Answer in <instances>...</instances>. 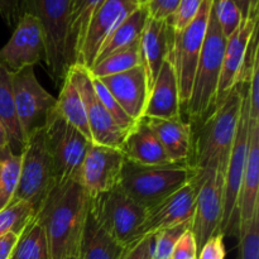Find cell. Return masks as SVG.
I'll list each match as a JSON object with an SVG mask.
<instances>
[{
  "mask_svg": "<svg viewBox=\"0 0 259 259\" xmlns=\"http://www.w3.org/2000/svg\"><path fill=\"white\" fill-rule=\"evenodd\" d=\"M91 199L78 180L55 184L35 211L47 239L50 259L78 257Z\"/></svg>",
  "mask_w": 259,
  "mask_h": 259,
  "instance_id": "1",
  "label": "cell"
},
{
  "mask_svg": "<svg viewBox=\"0 0 259 259\" xmlns=\"http://www.w3.org/2000/svg\"><path fill=\"white\" fill-rule=\"evenodd\" d=\"M243 86L237 83L222 103L192 129V152L189 164L195 169L197 186L207 172L219 171L224 177L237 132L243 104Z\"/></svg>",
  "mask_w": 259,
  "mask_h": 259,
  "instance_id": "2",
  "label": "cell"
},
{
  "mask_svg": "<svg viewBox=\"0 0 259 259\" xmlns=\"http://www.w3.org/2000/svg\"><path fill=\"white\" fill-rule=\"evenodd\" d=\"M214 3V2H212ZM227 38L211 8L204 45L195 72L191 95L184 108L191 126L199 125L217 106L218 86L222 73Z\"/></svg>",
  "mask_w": 259,
  "mask_h": 259,
  "instance_id": "3",
  "label": "cell"
},
{
  "mask_svg": "<svg viewBox=\"0 0 259 259\" xmlns=\"http://www.w3.org/2000/svg\"><path fill=\"white\" fill-rule=\"evenodd\" d=\"M189 163L144 166L125 159L119 187L137 204L148 210L195 179Z\"/></svg>",
  "mask_w": 259,
  "mask_h": 259,
  "instance_id": "4",
  "label": "cell"
},
{
  "mask_svg": "<svg viewBox=\"0 0 259 259\" xmlns=\"http://www.w3.org/2000/svg\"><path fill=\"white\" fill-rule=\"evenodd\" d=\"M24 13L39 22L48 73L55 85L61 86L71 67L70 0H24Z\"/></svg>",
  "mask_w": 259,
  "mask_h": 259,
  "instance_id": "5",
  "label": "cell"
},
{
  "mask_svg": "<svg viewBox=\"0 0 259 259\" xmlns=\"http://www.w3.org/2000/svg\"><path fill=\"white\" fill-rule=\"evenodd\" d=\"M90 212L103 229L124 247L138 239L147 210L128 196L119 185L91 199Z\"/></svg>",
  "mask_w": 259,
  "mask_h": 259,
  "instance_id": "6",
  "label": "cell"
},
{
  "mask_svg": "<svg viewBox=\"0 0 259 259\" xmlns=\"http://www.w3.org/2000/svg\"><path fill=\"white\" fill-rule=\"evenodd\" d=\"M43 134L52 162L56 184L78 180L81 164L90 141L63 120L56 109L48 116Z\"/></svg>",
  "mask_w": 259,
  "mask_h": 259,
  "instance_id": "7",
  "label": "cell"
},
{
  "mask_svg": "<svg viewBox=\"0 0 259 259\" xmlns=\"http://www.w3.org/2000/svg\"><path fill=\"white\" fill-rule=\"evenodd\" d=\"M212 2L214 0H204L194 19L182 30L175 32L171 57L179 83L181 110H184L191 95L192 83L206 34Z\"/></svg>",
  "mask_w": 259,
  "mask_h": 259,
  "instance_id": "8",
  "label": "cell"
},
{
  "mask_svg": "<svg viewBox=\"0 0 259 259\" xmlns=\"http://www.w3.org/2000/svg\"><path fill=\"white\" fill-rule=\"evenodd\" d=\"M249 100H248L247 82L243 86V104L238 120L234 142L230 151L229 161L224 174V191H223V220L220 233L237 235V204L240 185L247 162L249 146Z\"/></svg>",
  "mask_w": 259,
  "mask_h": 259,
  "instance_id": "9",
  "label": "cell"
},
{
  "mask_svg": "<svg viewBox=\"0 0 259 259\" xmlns=\"http://www.w3.org/2000/svg\"><path fill=\"white\" fill-rule=\"evenodd\" d=\"M20 156L22 167L14 200L28 202L37 211L56 184L43 129L27 139Z\"/></svg>",
  "mask_w": 259,
  "mask_h": 259,
  "instance_id": "10",
  "label": "cell"
},
{
  "mask_svg": "<svg viewBox=\"0 0 259 259\" xmlns=\"http://www.w3.org/2000/svg\"><path fill=\"white\" fill-rule=\"evenodd\" d=\"M13 93L18 120L28 139L45 128L48 116L56 109L57 99L40 85L33 66L13 72Z\"/></svg>",
  "mask_w": 259,
  "mask_h": 259,
  "instance_id": "11",
  "label": "cell"
},
{
  "mask_svg": "<svg viewBox=\"0 0 259 259\" xmlns=\"http://www.w3.org/2000/svg\"><path fill=\"white\" fill-rule=\"evenodd\" d=\"M66 77L70 78L82 99L93 143L120 148L125 132L116 125L110 114L104 108L94 90L93 77L88 68L78 65L71 66Z\"/></svg>",
  "mask_w": 259,
  "mask_h": 259,
  "instance_id": "12",
  "label": "cell"
},
{
  "mask_svg": "<svg viewBox=\"0 0 259 259\" xmlns=\"http://www.w3.org/2000/svg\"><path fill=\"white\" fill-rule=\"evenodd\" d=\"M139 7L137 0H105L89 22L77 65L91 68L105 40Z\"/></svg>",
  "mask_w": 259,
  "mask_h": 259,
  "instance_id": "13",
  "label": "cell"
},
{
  "mask_svg": "<svg viewBox=\"0 0 259 259\" xmlns=\"http://www.w3.org/2000/svg\"><path fill=\"white\" fill-rule=\"evenodd\" d=\"M124 161L125 157L120 149L89 143L78 181L90 199L118 186Z\"/></svg>",
  "mask_w": 259,
  "mask_h": 259,
  "instance_id": "14",
  "label": "cell"
},
{
  "mask_svg": "<svg viewBox=\"0 0 259 259\" xmlns=\"http://www.w3.org/2000/svg\"><path fill=\"white\" fill-rule=\"evenodd\" d=\"M223 191L224 177L219 171L207 172L199 185L191 232L197 250L212 237L220 233L223 220Z\"/></svg>",
  "mask_w": 259,
  "mask_h": 259,
  "instance_id": "15",
  "label": "cell"
},
{
  "mask_svg": "<svg viewBox=\"0 0 259 259\" xmlns=\"http://www.w3.org/2000/svg\"><path fill=\"white\" fill-rule=\"evenodd\" d=\"M45 60V39L37 18L24 13L14 27L12 37L0 48V62L12 72L33 66Z\"/></svg>",
  "mask_w": 259,
  "mask_h": 259,
  "instance_id": "16",
  "label": "cell"
},
{
  "mask_svg": "<svg viewBox=\"0 0 259 259\" xmlns=\"http://www.w3.org/2000/svg\"><path fill=\"white\" fill-rule=\"evenodd\" d=\"M197 190L199 186L192 179L179 191L147 210L143 224L138 230V239L191 220L195 212Z\"/></svg>",
  "mask_w": 259,
  "mask_h": 259,
  "instance_id": "17",
  "label": "cell"
},
{
  "mask_svg": "<svg viewBox=\"0 0 259 259\" xmlns=\"http://www.w3.org/2000/svg\"><path fill=\"white\" fill-rule=\"evenodd\" d=\"M259 212V120H250L247 162L237 204V237L244 234Z\"/></svg>",
  "mask_w": 259,
  "mask_h": 259,
  "instance_id": "18",
  "label": "cell"
},
{
  "mask_svg": "<svg viewBox=\"0 0 259 259\" xmlns=\"http://www.w3.org/2000/svg\"><path fill=\"white\" fill-rule=\"evenodd\" d=\"M99 80L134 123L143 118L149 96L148 78L143 65Z\"/></svg>",
  "mask_w": 259,
  "mask_h": 259,
  "instance_id": "19",
  "label": "cell"
},
{
  "mask_svg": "<svg viewBox=\"0 0 259 259\" xmlns=\"http://www.w3.org/2000/svg\"><path fill=\"white\" fill-rule=\"evenodd\" d=\"M171 53L162 63L158 76L149 91L143 118L163 119V120L181 118L182 110L180 103L179 83H177V76Z\"/></svg>",
  "mask_w": 259,
  "mask_h": 259,
  "instance_id": "20",
  "label": "cell"
},
{
  "mask_svg": "<svg viewBox=\"0 0 259 259\" xmlns=\"http://www.w3.org/2000/svg\"><path fill=\"white\" fill-rule=\"evenodd\" d=\"M174 35L175 30L169 19L157 20L148 18L141 37V51L149 91L158 76L162 63L172 52Z\"/></svg>",
  "mask_w": 259,
  "mask_h": 259,
  "instance_id": "21",
  "label": "cell"
},
{
  "mask_svg": "<svg viewBox=\"0 0 259 259\" xmlns=\"http://www.w3.org/2000/svg\"><path fill=\"white\" fill-rule=\"evenodd\" d=\"M259 14L255 17L243 20L237 30L227 39L224 60H223L222 73H220L219 86H218L217 105L222 103L225 96L237 85L238 76L244 61L248 43L255 28H258Z\"/></svg>",
  "mask_w": 259,
  "mask_h": 259,
  "instance_id": "22",
  "label": "cell"
},
{
  "mask_svg": "<svg viewBox=\"0 0 259 259\" xmlns=\"http://www.w3.org/2000/svg\"><path fill=\"white\" fill-rule=\"evenodd\" d=\"M125 159L144 166L168 164L167 157L156 132L144 118L137 121L125 133L120 148Z\"/></svg>",
  "mask_w": 259,
  "mask_h": 259,
  "instance_id": "23",
  "label": "cell"
},
{
  "mask_svg": "<svg viewBox=\"0 0 259 259\" xmlns=\"http://www.w3.org/2000/svg\"><path fill=\"white\" fill-rule=\"evenodd\" d=\"M171 163H189L192 152V126L181 118L148 119Z\"/></svg>",
  "mask_w": 259,
  "mask_h": 259,
  "instance_id": "24",
  "label": "cell"
},
{
  "mask_svg": "<svg viewBox=\"0 0 259 259\" xmlns=\"http://www.w3.org/2000/svg\"><path fill=\"white\" fill-rule=\"evenodd\" d=\"M126 248L99 225L89 212L78 250V259H121Z\"/></svg>",
  "mask_w": 259,
  "mask_h": 259,
  "instance_id": "25",
  "label": "cell"
},
{
  "mask_svg": "<svg viewBox=\"0 0 259 259\" xmlns=\"http://www.w3.org/2000/svg\"><path fill=\"white\" fill-rule=\"evenodd\" d=\"M0 121L9 137V147L13 152L19 151L20 154L27 143V139L20 128L17 110H15L13 72L2 62H0Z\"/></svg>",
  "mask_w": 259,
  "mask_h": 259,
  "instance_id": "26",
  "label": "cell"
},
{
  "mask_svg": "<svg viewBox=\"0 0 259 259\" xmlns=\"http://www.w3.org/2000/svg\"><path fill=\"white\" fill-rule=\"evenodd\" d=\"M149 15L146 7L141 5L136 12L132 13L113 33L110 37L105 40L103 47L99 51V55L96 57L95 62L104 60L108 56L113 53L123 51L125 48L132 47L136 43L141 42L142 33H143L146 23L148 20ZM94 62V63H95ZM93 67V66H91Z\"/></svg>",
  "mask_w": 259,
  "mask_h": 259,
  "instance_id": "27",
  "label": "cell"
},
{
  "mask_svg": "<svg viewBox=\"0 0 259 259\" xmlns=\"http://www.w3.org/2000/svg\"><path fill=\"white\" fill-rule=\"evenodd\" d=\"M105 0H70V58L77 65L83 38L94 13Z\"/></svg>",
  "mask_w": 259,
  "mask_h": 259,
  "instance_id": "28",
  "label": "cell"
},
{
  "mask_svg": "<svg viewBox=\"0 0 259 259\" xmlns=\"http://www.w3.org/2000/svg\"><path fill=\"white\" fill-rule=\"evenodd\" d=\"M56 111L62 116L63 120L67 121L70 125L83 134L89 141L93 142L82 99L68 77H66L61 85L60 95L56 103Z\"/></svg>",
  "mask_w": 259,
  "mask_h": 259,
  "instance_id": "29",
  "label": "cell"
},
{
  "mask_svg": "<svg viewBox=\"0 0 259 259\" xmlns=\"http://www.w3.org/2000/svg\"><path fill=\"white\" fill-rule=\"evenodd\" d=\"M142 65H143V56L141 51V42H138L132 47L119 51L104 60L95 62L93 67L89 68V72L93 77L103 78L125 72Z\"/></svg>",
  "mask_w": 259,
  "mask_h": 259,
  "instance_id": "30",
  "label": "cell"
},
{
  "mask_svg": "<svg viewBox=\"0 0 259 259\" xmlns=\"http://www.w3.org/2000/svg\"><path fill=\"white\" fill-rule=\"evenodd\" d=\"M22 167V156L9 146L0 149V210L14 200Z\"/></svg>",
  "mask_w": 259,
  "mask_h": 259,
  "instance_id": "31",
  "label": "cell"
},
{
  "mask_svg": "<svg viewBox=\"0 0 259 259\" xmlns=\"http://www.w3.org/2000/svg\"><path fill=\"white\" fill-rule=\"evenodd\" d=\"M10 259H50L45 232L35 220L20 234Z\"/></svg>",
  "mask_w": 259,
  "mask_h": 259,
  "instance_id": "32",
  "label": "cell"
},
{
  "mask_svg": "<svg viewBox=\"0 0 259 259\" xmlns=\"http://www.w3.org/2000/svg\"><path fill=\"white\" fill-rule=\"evenodd\" d=\"M35 210L28 202L13 200L8 206L0 210V237L8 233L22 234L25 228L32 224Z\"/></svg>",
  "mask_w": 259,
  "mask_h": 259,
  "instance_id": "33",
  "label": "cell"
},
{
  "mask_svg": "<svg viewBox=\"0 0 259 259\" xmlns=\"http://www.w3.org/2000/svg\"><path fill=\"white\" fill-rule=\"evenodd\" d=\"M191 220L180 223L175 227L167 228L154 234L153 259H169L174 253L175 247L181 239L182 235L191 229Z\"/></svg>",
  "mask_w": 259,
  "mask_h": 259,
  "instance_id": "34",
  "label": "cell"
},
{
  "mask_svg": "<svg viewBox=\"0 0 259 259\" xmlns=\"http://www.w3.org/2000/svg\"><path fill=\"white\" fill-rule=\"evenodd\" d=\"M91 77H93V76H91ZM93 85L94 90H95L96 95H98V98L100 99V101L103 103L104 108L108 110V113L110 114V116L113 118V120L115 121L116 125H118L121 131L126 133V132H128L136 123L124 113L123 109L120 108V105L116 103L114 96L110 94V91L103 85V82H101L99 78L93 77Z\"/></svg>",
  "mask_w": 259,
  "mask_h": 259,
  "instance_id": "35",
  "label": "cell"
},
{
  "mask_svg": "<svg viewBox=\"0 0 259 259\" xmlns=\"http://www.w3.org/2000/svg\"><path fill=\"white\" fill-rule=\"evenodd\" d=\"M212 8L223 34L228 39L242 24V14L233 0H214Z\"/></svg>",
  "mask_w": 259,
  "mask_h": 259,
  "instance_id": "36",
  "label": "cell"
},
{
  "mask_svg": "<svg viewBox=\"0 0 259 259\" xmlns=\"http://www.w3.org/2000/svg\"><path fill=\"white\" fill-rule=\"evenodd\" d=\"M238 239V259H259V212Z\"/></svg>",
  "mask_w": 259,
  "mask_h": 259,
  "instance_id": "37",
  "label": "cell"
},
{
  "mask_svg": "<svg viewBox=\"0 0 259 259\" xmlns=\"http://www.w3.org/2000/svg\"><path fill=\"white\" fill-rule=\"evenodd\" d=\"M202 3H204V0H181L179 9L176 10L174 17L169 19L175 32L182 30L194 19Z\"/></svg>",
  "mask_w": 259,
  "mask_h": 259,
  "instance_id": "38",
  "label": "cell"
},
{
  "mask_svg": "<svg viewBox=\"0 0 259 259\" xmlns=\"http://www.w3.org/2000/svg\"><path fill=\"white\" fill-rule=\"evenodd\" d=\"M181 0H149L144 7L149 18L157 20H168L175 15Z\"/></svg>",
  "mask_w": 259,
  "mask_h": 259,
  "instance_id": "39",
  "label": "cell"
},
{
  "mask_svg": "<svg viewBox=\"0 0 259 259\" xmlns=\"http://www.w3.org/2000/svg\"><path fill=\"white\" fill-rule=\"evenodd\" d=\"M248 100H249L250 120H259V58L254 62L250 72L249 81L247 82Z\"/></svg>",
  "mask_w": 259,
  "mask_h": 259,
  "instance_id": "40",
  "label": "cell"
},
{
  "mask_svg": "<svg viewBox=\"0 0 259 259\" xmlns=\"http://www.w3.org/2000/svg\"><path fill=\"white\" fill-rule=\"evenodd\" d=\"M154 235H147L126 248L121 259H153Z\"/></svg>",
  "mask_w": 259,
  "mask_h": 259,
  "instance_id": "41",
  "label": "cell"
},
{
  "mask_svg": "<svg viewBox=\"0 0 259 259\" xmlns=\"http://www.w3.org/2000/svg\"><path fill=\"white\" fill-rule=\"evenodd\" d=\"M224 234L212 235L197 253V259H225L227 249L224 244Z\"/></svg>",
  "mask_w": 259,
  "mask_h": 259,
  "instance_id": "42",
  "label": "cell"
},
{
  "mask_svg": "<svg viewBox=\"0 0 259 259\" xmlns=\"http://www.w3.org/2000/svg\"><path fill=\"white\" fill-rule=\"evenodd\" d=\"M23 14L24 0H0V17L8 27L14 28Z\"/></svg>",
  "mask_w": 259,
  "mask_h": 259,
  "instance_id": "43",
  "label": "cell"
},
{
  "mask_svg": "<svg viewBox=\"0 0 259 259\" xmlns=\"http://www.w3.org/2000/svg\"><path fill=\"white\" fill-rule=\"evenodd\" d=\"M197 245L191 229L187 230L175 247L169 259H197Z\"/></svg>",
  "mask_w": 259,
  "mask_h": 259,
  "instance_id": "44",
  "label": "cell"
},
{
  "mask_svg": "<svg viewBox=\"0 0 259 259\" xmlns=\"http://www.w3.org/2000/svg\"><path fill=\"white\" fill-rule=\"evenodd\" d=\"M20 234L8 233L0 237V259H10L17 245Z\"/></svg>",
  "mask_w": 259,
  "mask_h": 259,
  "instance_id": "45",
  "label": "cell"
},
{
  "mask_svg": "<svg viewBox=\"0 0 259 259\" xmlns=\"http://www.w3.org/2000/svg\"><path fill=\"white\" fill-rule=\"evenodd\" d=\"M239 9L243 20L259 14V0H233Z\"/></svg>",
  "mask_w": 259,
  "mask_h": 259,
  "instance_id": "46",
  "label": "cell"
},
{
  "mask_svg": "<svg viewBox=\"0 0 259 259\" xmlns=\"http://www.w3.org/2000/svg\"><path fill=\"white\" fill-rule=\"evenodd\" d=\"M9 146V137H8L7 131H5L4 125L0 121V149L4 148V147Z\"/></svg>",
  "mask_w": 259,
  "mask_h": 259,
  "instance_id": "47",
  "label": "cell"
},
{
  "mask_svg": "<svg viewBox=\"0 0 259 259\" xmlns=\"http://www.w3.org/2000/svg\"><path fill=\"white\" fill-rule=\"evenodd\" d=\"M137 2H138L141 5H146L149 0H137Z\"/></svg>",
  "mask_w": 259,
  "mask_h": 259,
  "instance_id": "48",
  "label": "cell"
},
{
  "mask_svg": "<svg viewBox=\"0 0 259 259\" xmlns=\"http://www.w3.org/2000/svg\"><path fill=\"white\" fill-rule=\"evenodd\" d=\"M68 259H78V258H76V257H73V258H68Z\"/></svg>",
  "mask_w": 259,
  "mask_h": 259,
  "instance_id": "49",
  "label": "cell"
}]
</instances>
